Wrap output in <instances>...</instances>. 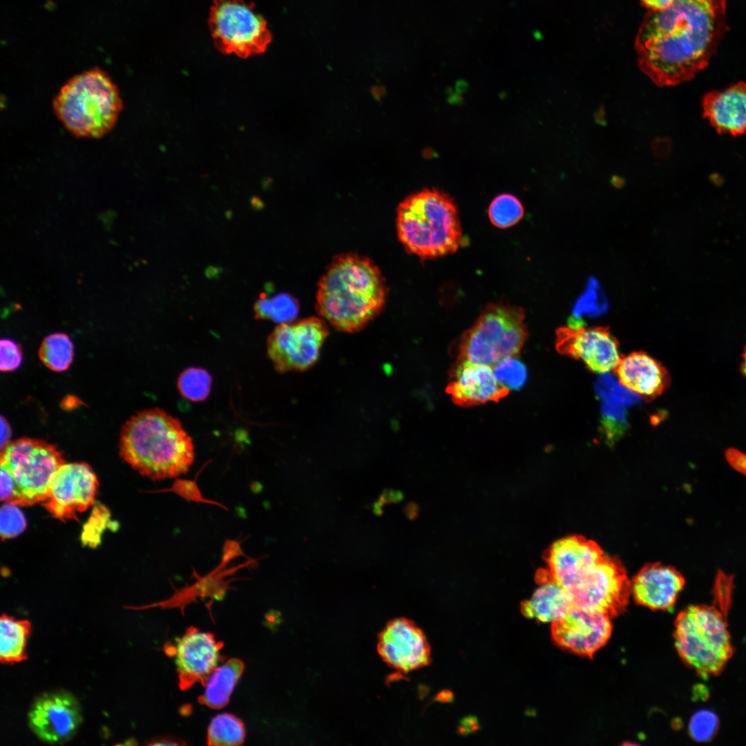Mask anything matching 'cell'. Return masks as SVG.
<instances>
[{
  "label": "cell",
  "instance_id": "1",
  "mask_svg": "<svg viewBox=\"0 0 746 746\" xmlns=\"http://www.w3.org/2000/svg\"><path fill=\"white\" fill-rule=\"evenodd\" d=\"M727 29L726 0H675L648 11L635 37L638 66L660 86L688 82L708 66Z\"/></svg>",
  "mask_w": 746,
  "mask_h": 746
},
{
  "label": "cell",
  "instance_id": "2",
  "mask_svg": "<svg viewBox=\"0 0 746 746\" xmlns=\"http://www.w3.org/2000/svg\"><path fill=\"white\" fill-rule=\"evenodd\" d=\"M545 559L549 578L565 591L573 607L611 618L624 612L631 581L620 561L597 543L582 535L566 536L550 546Z\"/></svg>",
  "mask_w": 746,
  "mask_h": 746
},
{
  "label": "cell",
  "instance_id": "3",
  "mask_svg": "<svg viewBox=\"0 0 746 746\" xmlns=\"http://www.w3.org/2000/svg\"><path fill=\"white\" fill-rule=\"evenodd\" d=\"M387 294L385 279L372 260L344 254L334 258L321 276L316 309L337 329L355 332L380 314Z\"/></svg>",
  "mask_w": 746,
  "mask_h": 746
},
{
  "label": "cell",
  "instance_id": "4",
  "mask_svg": "<svg viewBox=\"0 0 746 746\" xmlns=\"http://www.w3.org/2000/svg\"><path fill=\"white\" fill-rule=\"evenodd\" d=\"M119 453L133 469L153 480L186 473L195 459L192 439L180 421L157 408L140 411L125 422Z\"/></svg>",
  "mask_w": 746,
  "mask_h": 746
},
{
  "label": "cell",
  "instance_id": "5",
  "mask_svg": "<svg viewBox=\"0 0 746 746\" xmlns=\"http://www.w3.org/2000/svg\"><path fill=\"white\" fill-rule=\"evenodd\" d=\"M396 227L405 249L421 260L455 253L462 240L457 206L438 189H424L405 198L398 207Z\"/></svg>",
  "mask_w": 746,
  "mask_h": 746
},
{
  "label": "cell",
  "instance_id": "6",
  "mask_svg": "<svg viewBox=\"0 0 746 746\" xmlns=\"http://www.w3.org/2000/svg\"><path fill=\"white\" fill-rule=\"evenodd\" d=\"M123 103L117 85L95 67L71 77L56 94L52 107L64 126L78 137L97 138L115 126Z\"/></svg>",
  "mask_w": 746,
  "mask_h": 746
},
{
  "label": "cell",
  "instance_id": "7",
  "mask_svg": "<svg viewBox=\"0 0 746 746\" xmlns=\"http://www.w3.org/2000/svg\"><path fill=\"white\" fill-rule=\"evenodd\" d=\"M0 459L1 500L21 506L44 502L64 463L54 445L32 438L10 441L1 448Z\"/></svg>",
  "mask_w": 746,
  "mask_h": 746
},
{
  "label": "cell",
  "instance_id": "8",
  "mask_svg": "<svg viewBox=\"0 0 746 746\" xmlns=\"http://www.w3.org/2000/svg\"><path fill=\"white\" fill-rule=\"evenodd\" d=\"M674 627L676 649L684 663L704 680L720 674L734 652L723 612L691 605L679 613Z\"/></svg>",
  "mask_w": 746,
  "mask_h": 746
},
{
  "label": "cell",
  "instance_id": "9",
  "mask_svg": "<svg viewBox=\"0 0 746 746\" xmlns=\"http://www.w3.org/2000/svg\"><path fill=\"white\" fill-rule=\"evenodd\" d=\"M523 308L504 303L488 305L460 340L459 361L492 366L516 356L528 336Z\"/></svg>",
  "mask_w": 746,
  "mask_h": 746
},
{
  "label": "cell",
  "instance_id": "10",
  "mask_svg": "<svg viewBox=\"0 0 746 746\" xmlns=\"http://www.w3.org/2000/svg\"><path fill=\"white\" fill-rule=\"evenodd\" d=\"M211 1L209 25L218 50L244 58L267 49L271 34L253 3L245 0Z\"/></svg>",
  "mask_w": 746,
  "mask_h": 746
},
{
  "label": "cell",
  "instance_id": "11",
  "mask_svg": "<svg viewBox=\"0 0 746 746\" xmlns=\"http://www.w3.org/2000/svg\"><path fill=\"white\" fill-rule=\"evenodd\" d=\"M328 334L325 323L316 317L280 323L268 337V356L279 372L307 370L318 360Z\"/></svg>",
  "mask_w": 746,
  "mask_h": 746
},
{
  "label": "cell",
  "instance_id": "12",
  "mask_svg": "<svg viewBox=\"0 0 746 746\" xmlns=\"http://www.w3.org/2000/svg\"><path fill=\"white\" fill-rule=\"evenodd\" d=\"M99 486L92 468L85 463H64L55 474L46 499V509L61 521L78 519L95 501Z\"/></svg>",
  "mask_w": 746,
  "mask_h": 746
},
{
  "label": "cell",
  "instance_id": "13",
  "mask_svg": "<svg viewBox=\"0 0 746 746\" xmlns=\"http://www.w3.org/2000/svg\"><path fill=\"white\" fill-rule=\"evenodd\" d=\"M222 647L223 642L216 640L211 633L190 627L181 638L175 639L173 647L166 648L167 654L175 656L181 690L189 689L196 683L204 685L218 662L224 659L220 654Z\"/></svg>",
  "mask_w": 746,
  "mask_h": 746
},
{
  "label": "cell",
  "instance_id": "14",
  "mask_svg": "<svg viewBox=\"0 0 746 746\" xmlns=\"http://www.w3.org/2000/svg\"><path fill=\"white\" fill-rule=\"evenodd\" d=\"M28 720L30 729L39 739L60 744L75 735L82 716L76 698L67 692L57 691L38 697L28 711Z\"/></svg>",
  "mask_w": 746,
  "mask_h": 746
},
{
  "label": "cell",
  "instance_id": "15",
  "mask_svg": "<svg viewBox=\"0 0 746 746\" xmlns=\"http://www.w3.org/2000/svg\"><path fill=\"white\" fill-rule=\"evenodd\" d=\"M610 619L600 612L573 606L564 618L552 622L553 640L564 650L591 658L611 637Z\"/></svg>",
  "mask_w": 746,
  "mask_h": 746
},
{
  "label": "cell",
  "instance_id": "16",
  "mask_svg": "<svg viewBox=\"0 0 746 746\" xmlns=\"http://www.w3.org/2000/svg\"><path fill=\"white\" fill-rule=\"evenodd\" d=\"M556 347L560 353L581 360L599 374L615 370L621 358L618 341L602 327H561L557 332Z\"/></svg>",
  "mask_w": 746,
  "mask_h": 746
},
{
  "label": "cell",
  "instance_id": "17",
  "mask_svg": "<svg viewBox=\"0 0 746 746\" xmlns=\"http://www.w3.org/2000/svg\"><path fill=\"white\" fill-rule=\"evenodd\" d=\"M378 651L386 663L405 673L430 662V648L423 633L405 618L393 620L385 626L379 635Z\"/></svg>",
  "mask_w": 746,
  "mask_h": 746
},
{
  "label": "cell",
  "instance_id": "18",
  "mask_svg": "<svg viewBox=\"0 0 746 746\" xmlns=\"http://www.w3.org/2000/svg\"><path fill=\"white\" fill-rule=\"evenodd\" d=\"M447 392L455 403L470 407L497 402L509 391L499 385L492 366L458 361L447 386Z\"/></svg>",
  "mask_w": 746,
  "mask_h": 746
},
{
  "label": "cell",
  "instance_id": "19",
  "mask_svg": "<svg viewBox=\"0 0 746 746\" xmlns=\"http://www.w3.org/2000/svg\"><path fill=\"white\" fill-rule=\"evenodd\" d=\"M685 580L674 567L660 563L644 565L631 582L635 602L652 610L669 611L676 604Z\"/></svg>",
  "mask_w": 746,
  "mask_h": 746
},
{
  "label": "cell",
  "instance_id": "20",
  "mask_svg": "<svg viewBox=\"0 0 746 746\" xmlns=\"http://www.w3.org/2000/svg\"><path fill=\"white\" fill-rule=\"evenodd\" d=\"M702 115L719 133L733 136L746 131V84L739 82L721 90L706 93Z\"/></svg>",
  "mask_w": 746,
  "mask_h": 746
},
{
  "label": "cell",
  "instance_id": "21",
  "mask_svg": "<svg viewBox=\"0 0 746 746\" xmlns=\"http://www.w3.org/2000/svg\"><path fill=\"white\" fill-rule=\"evenodd\" d=\"M615 372L623 385L647 399L661 394L670 383L664 367L642 352L621 358Z\"/></svg>",
  "mask_w": 746,
  "mask_h": 746
},
{
  "label": "cell",
  "instance_id": "22",
  "mask_svg": "<svg viewBox=\"0 0 746 746\" xmlns=\"http://www.w3.org/2000/svg\"><path fill=\"white\" fill-rule=\"evenodd\" d=\"M540 586L532 597L522 602L521 612L525 617L542 622H555L564 618L573 607L565 591L551 580L546 570L537 575Z\"/></svg>",
  "mask_w": 746,
  "mask_h": 746
},
{
  "label": "cell",
  "instance_id": "23",
  "mask_svg": "<svg viewBox=\"0 0 746 746\" xmlns=\"http://www.w3.org/2000/svg\"><path fill=\"white\" fill-rule=\"evenodd\" d=\"M244 669V662L238 658L229 659L216 667L205 682L204 691L198 698V702L214 709L225 707Z\"/></svg>",
  "mask_w": 746,
  "mask_h": 746
},
{
  "label": "cell",
  "instance_id": "24",
  "mask_svg": "<svg viewBox=\"0 0 746 746\" xmlns=\"http://www.w3.org/2000/svg\"><path fill=\"white\" fill-rule=\"evenodd\" d=\"M31 624L3 613L0 618V661L14 664L27 659L26 644Z\"/></svg>",
  "mask_w": 746,
  "mask_h": 746
},
{
  "label": "cell",
  "instance_id": "25",
  "mask_svg": "<svg viewBox=\"0 0 746 746\" xmlns=\"http://www.w3.org/2000/svg\"><path fill=\"white\" fill-rule=\"evenodd\" d=\"M74 355L73 344L65 333L56 332L46 336L39 350V357L43 364L55 372L66 370L72 363Z\"/></svg>",
  "mask_w": 746,
  "mask_h": 746
},
{
  "label": "cell",
  "instance_id": "26",
  "mask_svg": "<svg viewBox=\"0 0 746 746\" xmlns=\"http://www.w3.org/2000/svg\"><path fill=\"white\" fill-rule=\"evenodd\" d=\"M245 728L242 721L233 714L224 713L211 721L207 737L208 745H240L244 743Z\"/></svg>",
  "mask_w": 746,
  "mask_h": 746
},
{
  "label": "cell",
  "instance_id": "27",
  "mask_svg": "<svg viewBox=\"0 0 746 746\" xmlns=\"http://www.w3.org/2000/svg\"><path fill=\"white\" fill-rule=\"evenodd\" d=\"M298 312L296 300L285 293L271 297L262 294L254 305L256 318L268 319L280 323L292 321Z\"/></svg>",
  "mask_w": 746,
  "mask_h": 746
},
{
  "label": "cell",
  "instance_id": "28",
  "mask_svg": "<svg viewBox=\"0 0 746 746\" xmlns=\"http://www.w3.org/2000/svg\"><path fill=\"white\" fill-rule=\"evenodd\" d=\"M608 307V300L600 284L596 278L590 277L584 291L575 302L572 316L577 319L597 317L604 314Z\"/></svg>",
  "mask_w": 746,
  "mask_h": 746
},
{
  "label": "cell",
  "instance_id": "29",
  "mask_svg": "<svg viewBox=\"0 0 746 746\" xmlns=\"http://www.w3.org/2000/svg\"><path fill=\"white\" fill-rule=\"evenodd\" d=\"M212 378L201 367H189L178 378V389L184 398L194 402L205 400L210 394Z\"/></svg>",
  "mask_w": 746,
  "mask_h": 746
},
{
  "label": "cell",
  "instance_id": "30",
  "mask_svg": "<svg viewBox=\"0 0 746 746\" xmlns=\"http://www.w3.org/2000/svg\"><path fill=\"white\" fill-rule=\"evenodd\" d=\"M524 207L521 202L509 193L500 194L490 203L488 216L493 225L507 228L515 224L523 217Z\"/></svg>",
  "mask_w": 746,
  "mask_h": 746
},
{
  "label": "cell",
  "instance_id": "31",
  "mask_svg": "<svg viewBox=\"0 0 746 746\" xmlns=\"http://www.w3.org/2000/svg\"><path fill=\"white\" fill-rule=\"evenodd\" d=\"M601 402V431L606 441L613 443L618 440L627 428L626 407L608 401Z\"/></svg>",
  "mask_w": 746,
  "mask_h": 746
},
{
  "label": "cell",
  "instance_id": "32",
  "mask_svg": "<svg viewBox=\"0 0 746 746\" xmlns=\"http://www.w3.org/2000/svg\"><path fill=\"white\" fill-rule=\"evenodd\" d=\"M492 367L499 385L508 391L519 390L526 381V366L515 356L504 358Z\"/></svg>",
  "mask_w": 746,
  "mask_h": 746
},
{
  "label": "cell",
  "instance_id": "33",
  "mask_svg": "<svg viewBox=\"0 0 746 746\" xmlns=\"http://www.w3.org/2000/svg\"><path fill=\"white\" fill-rule=\"evenodd\" d=\"M595 392L599 399L625 407L640 402V396L628 388L622 386L614 377L606 373L600 376L595 383Z\"/></svg>",
  "mask_w": 746,
  "mask_h": 746
},
{
  "label": "cell",
  "instance_id": "34",
  "mask_svg": "<svg viewBox=\"0 0 746 746\" xmlns=\"http://www.w3.org/2000/svg\"><path fill=\"white\" fill-rule=\"evenodd\" d=\"M719 728V719L713 711L702 709L695 713L689 723V734L692 740L698 743L710 741L716 735Z\"/></svg>",
  "mask_w": 746,
  "mask_h": 746
},
{
  "label": "cell",
  "instance_id": "35",
  "mask_svg": "<svg viewBox=\"0 0 746 746\" xmlns=\"http://www.w3.org/2000/svg\"><path fill=\"white\" fill-rule=\"evenodd\" d=\"M17 505L6 503L1 508V537L2 539L19 535L26 526V521Z\"/></svg>",
  "mask_w": 746,
  "mask_h": 746
},
{
  "label": "cell",
  "instance_id": "36",
  "mask_svg": "<svg viewBox=\"0 0 746 746\" xmlns=\"http://www.w3.org/2000/svg\"><path fill=\"white\" fill-rule=\"evenodd\" d=\"M22 361L21 346L12 340L3 338L0 342V370L12 372L17 370Z\"/></svg>",
  "mask_w": 746,
  "mask_h": 746
},
{
  "label": "cell",
  "instance_id": "37",
  "mask_svg": "<svg viewBox=\"0 0 746 746\" xmlns=\"http://www.w3.org/2000/svg\"><path fill=\"white\" fill-rule=\"evenodd\" d=\"M733 587V576L727 575L718 570L714 588V598L724 613L729 608Z\"/></svg>",
  "mask_w": 746,
  "mask_h": 746
},
{
  "label": "cell",
  "instance_id": "38",
  "mask_svg": "<svg viewBox=\"0 0 746 746\" xmlns=\"http://www.w3.org/2000/svg\"><path fill=\"white\" fill-rule=\"evenodd\" d=\"M167 490L173 491L189 501L216 504L214 501L203 498L197 484L192 480L177 479L172 487Z\"/></svg>",
  "mask_w": 746,
  "mask_h": 746
},
{
  "label": "cell",
  "instance_id": "39",
  "mask_svg": "<svg viewBox=\"0 0 746 746\" xmlns=\"http://www.w3.org/2000/svg\"><path fill=\"white\" fill-rule=\"evenodd\" d=\"M725 458L729 465L736 471L746 475V454L736 448H729L726 450Z\"/></svg>",
  "mask_w": 746,
  "mask_h": 746
},
{
  "label": "cell",
  "instance_id": "40",
  "mask_svg": "<svg viewBox=\"0 0 746 746\" xmlns=\"http://www.w3.org/2000/svg\"><path fill=\"white\" fill-rule=\"evenodd\" d=\"M403 499L401 491L392 488L384 489L379 497L378 501L383 505L396 504Z\"/></svg>",
  "mask_w": 746,
  "mask_h": 746
},
{
  "label": "cell",
  "instance_id": "41",
  "mask_svg": "<svg viewBox=\"0 0 746 746\" xmlns=\"http://www.w3.org/2000/svg\"><path fill=\"white\" fill-rule=\"evenodd\" d=\"M648 11H660L669 7L675 0H640Z\"/></svg>",
  "mask_w": 746,
  "mask_h": 746
},
{
  "label": "cell",
  "instance_id": "42",
  "mask_svg": "<svg viewBox=\"0 0 746 746\" xmlns=\"http://www.w3.org/2000/svg\"><path fill=\"white\" fill-rule=\"evenodd\" d=\"M149 745H184L186 743L181 739L170 736H157L152 738Z\"/></svg>",
  "mask_w": 746,
  "mask_h": 746
},
{
  "label": "cell",
  "instance_id": "43",
  "mask_svg": "<svg viewBox=\"0 0 746 746\" xmlns=\"http://www.w3.org/2000/svg\"><path fill=\"white\" fill-rule=\"evenodd\" d=\"M1 448H3L10 442V438L11 437V429L10 425L7 421L1 416Z\"/></svg>",
  "mask_w": 746,
  "mask_h": 746
},
{
  "label": "cell",
  "instance_id": "44",
  "mask_svg": "<svg viewBox=\"0 0 746 746\" xmlns=\"http://www.w3.org/2000/svg\"><path fill=\"white\" fill-rule=\"evenodd\" d=\"M418 508L414 504L410 503L404 508V513L410 519H413L417 514Z\"/></svg>",
  "mask_w": 746,
  "mask_h": 746
},
{
  "label": "cell",
  "instance_id": "45",
  "mask_svg": "<svg viewBox=\"0 0 746 746\" xmlns=\"http://www.w3.org/2000/svg\"><path fill=\"white\" fill-rule=\"evenodd\" d=\"M383 506L377 500L372 504V511L376 515L380 516L383 513Z\"/></svg>",
  "mask_w": 746,
  "mask_h": 746
},
{
  "label": "cell",
  "instance_id": "46",
  "mask_svg": "<svg viewBox=\"0 0 746 746\" xmlns=\"http://www.w3.org/2000/svg\"><path fill=\"white\" fill-rule=\"evenodd\" d=\"M743 361L740 364V372L746 376V345L744 347V350L742 354Z\"/></svg>",
  "mask_w": 746,
  "mask_h": 746
}]
</instances>
